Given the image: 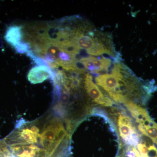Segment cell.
Returning a JSON list of instances; mask_svg holds the SVG:
<instances>
[{"label": "cell", "instance_id": "cell-1", "mask_svg": "<svg viewBox=\"0 0 157 157\" xmlns=\"http://www.w3.org/2000/svg\"><path fill=\"white\" fill-rule=\"evenodd\" d=\"M96 84L113 102L124 106L133 103L143 106L151 89L120 62L114 63L107 72L97 74Z\"/></svg>", "mask_w": 157, "mask_h": 157}, {"label": "cell", "instance_id": "cell-2", "mask_svg": "<svg viewBox=\"0 0 157 157\" xmlns=\"http://www.w3.org/2000/svg\"><path fill=\"white\" fill-rule=\"evenodd\" d=\"M107 115L115 126L119 140L127 145L137 146L142 134L129 113L118 107H109Z\"/></svg>", "mask_w": 157, "mask_h": 157}, {"label": "cell", "instance_id": "cell-3", "mask_svg": "<svg viewBox=\"0 0 157 157\" xmlns=\"http://www.w3.org/2000/svg\"><path fill=\"white\" fill-rule=\"evenodd\" d=\"M70 138L61 122L53 119L42 130L39 142L43 148L49 151L56 149L65 140Z\"/></svg>", "mask_w": 157, "mask_h": 157}, {"label": "cell", "instance_id": "cell-4", "mask_svg": "<svg viewBox=\"0 0 157 157\" xmlns=\"http://www.w3.org/2000/svg\"><path fill=\"white\" fill-rule=\"evenodd\" d=\"M83 86L87 101L91 106L108 108L113 107L115 103L101 90L89 72L85 76Z\"/></svg>", "mask_w": 157, "mask_h": 157}, {"label": "cell", "instance_id": "cell-5", "mask_svg": "<svg viewBox=\"0 0 157 157\" xmlns=\"http://www.w3.org/2000/svg\"><path fill=\"white\" fill-rule=\"evenodd\" d=\"M40 130L36 125H17L16 129L4 139L7 144H36L39 141Z\"/></svg>", "mask_w": 157, "mask_h": 157}, {"label": "cell", "instance_id": "cell-6", "mask_svg": "<svg viewBox=\"0 0 157 157\" xmlns=\"http://www.w3.org/2000/svg\"><path fill=\"white\" fill-rule=\"evenodd\" d=\"M53 71L47 66H37L30 70L28 74V79L33 84L42 83L48 78L53 79Z\"/></svg>", "mask_w": 157, "mask_h": 157}, {"label": "cell", "instance_id": "cell-7", "mask_svg": "<svg viewBox=\"0 0 157 157\" xmlns=\"http://www.w3.org/2000/svg\"><path fill=\"white\" fill-rule=\"evenodd\" d=\"M23 36L22 27L21 26L13 25L9 27L6 31L5 39L11 46L15 45L21 42Z\"/></svg>", "mask_w": 157, "mask_h": 157}, {"label": "cell", "instance_id": "cell-8", "mask_svg": "<svg viewBox=\"0 0 157 157\" xmlns=\"http://www.w3.org/2000/svg\"><path fill=\"white\" fill-rule=\"evenodd\" d=\"M116 157H142L136 146L127 145L119 140L118 148Z\"/></svg>", "mask_w": 157, "mask_h": 157}, {"label": "cell", "instance_id": "cell-9", "mask_svg": "<svg viewBox=\"0 0 157 157\" xmlns=\"http://www.w3.org/2000/svg\"><path fill=\"white\" fill-rule=\"evenodd\" d=\"M14 48L17 53L24 54L27 53L30 50L31 47L28 42H21L15 45Z\"/></svg>", "mask_w": 157, "mask_h": 157}]
</instances>
